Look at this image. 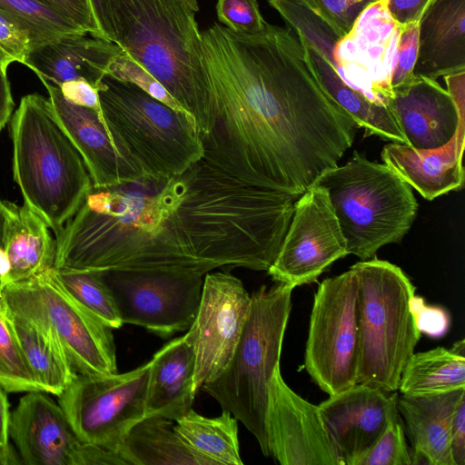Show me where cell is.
I'll list each match as a JSON object with an SVG mask.
<instances>
[{
    "instance_id": "6da1fadb",
    "label": "cell",
    "mask_w": 465,
    "mask_h": 465,
    "mask_svg": "<svg viewBox=\"0 0 465 465\" xmlns=\"http://www.w3.org/2000/svg\"><path fill=\"white\" fill-rule=\"evenodd\" d=\"M298 198L242 183L204 159L170 178L92 187L56 235L54 267L267 271Z\"/></svg>"
},
{
    "instance_id": "7a4b0ae2",
    "label": "cell",
    "mask_w": 465,
    "mask_h": 465,
    "mask_svg": "<svg viewBox=\"0 0 465 465\" xmlns=\"http://www.w3.org/2000/svg\"><path fill=\"white\" fill-rule=\"evenodd\" d=\"M214 124L203 158L250 185L302 195L352 145L357 124L322 89L297 35L266 24L201 32Z\"/></svg>"
},
{
    "instance_id": "3957f363",
    "label": "cell",
    "mask_w": 465,
    "mask_h": 465,
    "mask_svg": "<svg viewBox=\"0 0 465 465\" xmlns=\"http://www.w3.org/2000/svg\"><path fill=\"white\" fill-rule=\"evenodd\" d=\"M105 3L111 41L166 88L205 137L214 117L194 12L181 0Z\"/></svg>"
},
{
    "instance_id": "277c9868",
    "label": "cell",
    "mask_w": 465,
    "mask_h": 465,
    "mask_svg": "<svg viewBox=\"0 0 465 465\" xmlns=\"http://www.w3.org/2000/svg\"><path fill=\"white\" fill-rule=\"evenodd\" d=\"M13 173L24 203L57 235L92 189L82 156L49 99L24 96L12 117Z\"/></svg>"
},
{
    "instance_id": "5b68a950",
    "label": "cell",
    "mask_w": 465,
    "mask_h": 465,
    "mask_svg": "<svg viewBox=\"0 0 465 465\" xmlns=\"http://www.w3.org/2000/svg\"><path fill=\"white\" fill-rule=\"evenodd\" d=\"M293 288L262 285L252 302L240 340L224 371L201 388L214 398L257 440L270 456L266 430L269 383L280 367Z\"/></svg>"
},
{
    "instance_id": "8992f818",
    "label": "cell",
    "mask_w": 465,
    "mask_h": 465,
    "mask_svg": "<svg viewBox=\"0 0 465 465\" xmlns=\"http://www.w3.org/2000/svg\"><path fill=\"white\" fill-rule=\"evenodd\" d=\"M351 268L358 284L357 383L396 391L421 335L412 309L415 286L387 261L372 258Z\"/></svg>"
},
{
    "instance_id": "52a82bcc",
    "label": "cell",
    "mask_w": 465,
    "mask_h": 465,
    "mask_svg": "<svg viewBox=\"0 0 465 465\" xmlns=\"http://www.w3.org/2000/svg\"><path fill=\"white\" fill-rule=\"evenodd\" d=\"M313 184L327 193L348 254L370 260L382 246L401 241L416 217L411 187L385 163L354 152L343 165L322 173Z\"/></svg>"
},
{
    "instance_id": "ba28073f",
    "label": "cell",
    "mask_w": 465,
    "mask_h": 465,
    "mask_svg": "<svg viewBox=\"0 0 465 465\" xmlns=\"http://www.w3.org/2000/svg\"><path fill=\"white\" fill-rule=\"evenodd\" d=\"M97 91L107 131L144 178L181 174L203 158L202 138L186 114L108 74Z\"/></svg>"
},
{
    "instance_id": "9c48e42d",
    "label": "cell",
    "mask_w": 465,
    "mask_h": 465,
    "mask_svg": "<svg viewBox=\"0 0 465 465\" xmlns=\"http://www.w3.org/2000/svg\"><path fill=\"white\" fill-rule=\"evenodd\" d=\"M0 304L49 331L75 372H117L113 329L65 293L48 271L5 286Z\"/></svg>"
},
{
    "instance_id": "30bf717a",
    "label": "cell",
    "mask_w": 465,
    "mask_h": 465,
    "mask_svg": "<svg viewBox=\"0 0 465 465\" xmlns=\"http://www.w3.org/2000/svg\"><path fill=\"white\" fill-rule=\"evenodd\" d=\"M358 284L350 270L323 280L313 299L304 367L329 396L357 384Z\"/></svg>"
},
{
    "instance_id": "8fae6325",
    "label": "cell",
    "mask_w": 465,
    "mask_h": 465,
    "mask_svg": "<svg viewBox=\"0 0 465 465\" xmlns=\"http://www.w3.org/2000/svg\"><path fill=\"white\" fill-rule=\"evenodd\" d=\"M151 361L124 373H75L57 396L77 438L117 452L130 429L145 417Z\"/></svg>"
},
{
    "instance_id": "7c38bea8",
    "label": "cell",
    "mask_w": 465,
    "mask_h": 465,
    "mask_svg": "<svg viewBox=\"0 0 465 465\" xmlns=\"http://www.w3.org/2000/svg\"><path fill=\"white\" fill-rule=\"evenodd\" d=\"M123 323L141 326L163 337L188 331L202 298L201 273L168 270L99 272Z\"/></svg>"
},
{
    "instance_id": "4fadbf2b",
    "label": "cell",
    "mask_w": 465,
    "mask_h": 465,
    "mask_svg": "<svg viewBox=\"0 0 465 465\" xmlns=\"http://www.w3.org/2000/svg\"><path fill=\"white\" fill-rule=\"evenodd\" d=\"M346 255L345 239L327 193L312 184L295 202L290 225L267 272L274 282L294 289L316 281Z\"/></svg>"
},
{
    "instance_id": "5bb4252c",
    "label": "cell",
    "mask_w": 465,
    "mask_h": 465,
    "mask_svg": "<svg viewBox=\"0 0 465 465\" xmlns=\"http://www.w3.org/2000/svg\"><path fill=\"white\" fill-rule=\"evenodd\" d=\"M252 297L229 272H208L200 306L185 333L195 353L193 389L216 379L230 362L249 314Z\"/></svg>"
},
{
    "instance_id": "9a60e30c",
    "label": "cell",
    "mask_w": 465,
    "mask_h": 465,
    "mask_svg": "<svg viewBox=\"0 0 465 465\" xmlns=\"http://www.w3.org/2000/svg\"><path fill=\"white\" fill-rule=\"evenodd\" d=\"M401 29L388 11L387 1L377 0L334 47L336 70L341 78L385 105L393 94L391 80Z\"/></svg>"
},
{
    "instance_id": "2e32d148",
    "label": "cell",
    "mask_w": 465,
    "mask_h": 465,
    "mask_svg": "<svg viewBox=\"0 0 465 465\" xmlns=\"http://www.w3.org/2000/svg\"><path fill=\"white\" fill-rule=\"evenodd\" d=\"M447 89L436 80L414 75L393 90L386 102L406 144L417 150L441 147L465 121V71L444 75Z\"/></svg>"
},
{
    "instance_id": "e0dca14e",
    "label": "cell",
    "mask_w": 465,
    "mask_h": 465,
    "mask_svg": "<svg viewBox=\"0 0 465 465\" xmlns=\"http://www.w3.org/2000/svg\"><path fill=\"white\" fill-rule=\"evenodd\" d=\"M266 430L270 455L282 465H341L318 405L294 392L280 367L269 383Z\"/></svg>"
},
{
    "instance_id": "ac0fdd59",
    "label": "cell",
    "mask_w": 465,
    "mask_h": 465,
    "mask_svg": "<svg viewBox=\"0 0 465 465\" xmlns=\"http://www.w3.org/2000/svg\"><path fill=\"white\" fill-rule=\"evenodd\" d=\"M398 393L357 383L318 405L341 465H360L400 413Z\"/></svg>"
},
{
    "instance_id": "d6986e66",
    "label": "cell",
    "mask_w": 465,
    "mask_h": 465,
    "mask_svg": "<svg viewBox=\"0 0 465 465\" xmlns=\"http://www.w3.org/2000/svg\"><path fill=\"white\" fill-rule=\"evenodd\" d=\"M44 391H27L11 413L9 436L26 465H83L86 444L59 403Z\"/></svg>"
},
{
    "instance_id": "ffe728a7",
    "label": "cell",
    "mask_w": 465,
    "mask_h": 465,
    "mask_svg": "<svg viewBox=\"0 0 465 465\" xmlns=\"http://www.w3.org/2000/svg\"><path fill=\"white\" fill-rule=\"evenodd\" d=\"M45 86L56 118L82 156L92 187L106 188L144 178L140 168L115 143L95 111L66 100L58 86Z\"/></svg>"
},
{
    "instance_id": "44dd1931",
    "label": "cell",
    "mask_w": 465,
    "mask_h": 465,
    "mask_svg": "<svg viewBox=\"0 0 465 465\" xmlns=\"http://www.w3.org/2000/svg\"><path fill=\"white\" fill-rule=\"evenodd\" d=\"M465 121L445 145L417 150L406 143H390L381 151V159L396 174L425 199L431 201L464 185L462 155Z\"/></svg>"
},
{
    "instance_id": "7402d4cb",
    "label": "cell",
    "mask_w": 465,
    "mask_h": 465,
    "mask_svg": "<svg viewBox=\"0 0 465 465\" xmlns=\"http://www.w3.org/2000/svg\"><path fill=\"white\" fill-rule=\"evenodd\" d=\"M87 35L69 34L35 46L23 64L56 86L83 79L97 89L110 64L124 52L114 43Z\"/></svg>"
},
{
    "instance_id": "603a6c76",
    "label": "cell",
    "mask_w": 465,
    "mask_h": 465,
    "mask_svg": "<svg viewBox=\"0 0 465 465\" xmlns=\"http://www.w3.org/2000/svg\"><path fill=\"white\" fill-rule=\"evenodd\" d=\"M465 71V0H433L419 22L414 75L436 80Z\"/></svg>"
},
{
    "instance_id": "cb8c5ba5",
    "label": "cell",
    "mask_w": 465,
    "mask_h": 465,
    "mask_svg": "<svg viewBox=\"0 0 465 465\" xmlns=\"http://www.w3.org/2000/svg\"><path fill=\"white\" fill-rule=\"evenodd\" d=\"M195 353L186 334L162 347L151 360L145 417L176 421L192 408Z\"/></svg>"
},
{
    "instance_id": "d4e9b609",
    "label": "cell",
    "mask_w": 465,
    "mask_h": 465,
    "mask_svg": "<svg viewBox=\"0 0 465 465\" xmlns=\"http://www.w3.org/2000/svg\"><path fill=\"white\" fill-rule=\"evenodd\" d=\"M465 389L446 393L398 396L397 407L412 446V464L454 465L450 431L455 406Z\"/></svg>"
},
{
    "instance_id": "484cf974",
    "label": "cell",
    "mask_w": 465,
    "mask_h": 465,
    "mask_svg": "<svg viewBox=\"0 0 465 465\" xmlns=\"http://www.w3.org/2000/svg\"><path fill=\"white\" fill-rule=\"evenodd\" d=\"M5 204L2 244L10 262L6 286L52 269L56 242L46 222L26 203L18 206L5 202Z\"/></svg>"
},
{
    "instance_id": "4316f807",
    "label": "cell",
    "mask_w": 465,
    "mask_h": 465,
    "mask_svg": "<svg viewBox=\"0 0 465 465\" xmlns=\"http://www.w3.org/2000/svg\"><path fill=\"white\" fill-rule=\"evenodd\" d=\"M300 40V39H299ZM301 42L305 61L324 93L366 134L406 143L388 107L371 100L347 84L335 67L316 49Z\"/></svg>"
},
{
    "instance_id": "83f0119b",
    "label": "cell",
    "mask_w": 465,
    "mask_h": 465,
    "mask_svg": "<svg viewBox=\"0 0 465 465\" xmlns=\"http://www.w3.org/2000/svg\"><path fill=\"white\" fill-rule=\"evenodd\" d=\"M0 316L13 333L44 391L59 396L77 372L55 337L46 329L1 304Z\"/></svg>"
},
{
    "instance_id": "f1b7e54d",
    "label": "cell",
    "mask_w": 465,
    "mask_h": 465,
    "mask_svg": "<svg viewBox=\"0 0 465 465\" xmlns=\"http://www.w3.org/2000/svg\"><path fill=\"white\" fill-rule=\"evenodd\" d=\"M117 453L124 465H207L179 436L173 420L156 416L134 424Z\"/></svg>"
},
{
    "instance_id": "f546056e",
    "label": "cell",
    "mask_w": 465,
    "mask_h": 465,
    "mask_svg": "<svg viewBox=\"0 0 465 465\" xmlns=\"http://www.w3.org/2000/svg\"><path fill=\"white\" fill-rule=\"evenodd\" d=\"M465 389V343L413 353L399 383L401 394L424 396Z\"/></svg>"
},
{
    "instance_id": "4dcf8cb0",
    "label": "cell",
    "mask_w": 465,
    "mask_h": 465,
    "mask_svg": "<svg viewBox=\"0 0 465 465\" xmlns=\"http://www.w3.org/2000/svg\"><path fill=\"white\" fill-rule=\"evenodd\" d=\"M174 430L207 465H242L237 420L228 411L207 418L191 409L178 419Z\"/></svg>"
},
{
    "instance_id": "1f68e13d",
    "label": "cell",
    "mask_w": 465,
    "mask_h": 465,
    "mask_svg": "<svg viewBox=\"0 0 465 465\" xmlns=\"http://www.w3.org/2000/svg\"><path fill=\"white\" fill-rule=\"evenodd\" d=\"M51 279L73 300L112 329L124 324L115 301L99 272L52 268Z\"/></svg>"
},
{
    "instance_id": "d6a6232c",
    "label": "cell",
    "mask_w": 465,
    "mask_h": 465,
    "mask_svg": "<svg viewBox=\"0 0 465 465\" xmlns=\"http://www.w3.org/2000/svg\"><path fill=\"white\" fill-rule=\"evenodd\" d=\"M0 9L29 31L32 48L69 34H85L72 20L39 0H0Z\"/></svg>"
},
{
    "instance_id": "836d02e7",
    "label": "cell",
    "mask_w": 465,
    "mask_h": 465,
    "mask_svg": "<svg viewBox=\"0 0 465 465\" xmlns=\"http://www.w3.org/2000/svg\"><path fill=\"white\" fill-rule=\"evenodd\" d=\"M0 386L7 392L44 391L0 316Z\"/></svg>"
},
{
    "instance_id": "e575fe53",
    "label": "cell",
    "mask_w": 465,
    "mask_h": 465,
    "mask_svg": "<svg viewBox=\"0 0 465 465\" xmlns=\"http://www.w3.org/2000/svg\"><path fill=\"white\" fill-rule=\"evenodd\" d=\"M404 424L400 414L391 420L382 435L360 462V465H411Z\"/></svg>"
},
{
    "instance_id": "d590c367",
    "label": "cell",
    "mask_w": 465,
    "mask_h": 465,
    "mask_svg": "<svg viewBox=\"0 0 465 465\" xmlns=\"http://www.w3.org/2000/svg\"><path fill=\"white\" fill-rule=\"evenodd\" d=\"M107 74L136 85L152 97L193 118L153 75L124 53L110 64Z\"/></svg>"
},
{
    "instance_id": "8d00e7d4",
    "label": "cell",
    "mask_w": 465,
    "mask_h": 465,
    "mask_svg": "<svg viewBox=\"0 0 465 465\" xmlns=\"http://www.w3.org/2000/svg\"><path fill=\"white\" fill-rule=\"evenodd\" d=\"M343 37L360 15L377 0H299Z\"/></svg>"
},
{
    "instance_id": "74e56055",
    "label": "cell",
    "mask_w": 465,
    "mask_h": 465,
    "mask_svg": "<svg viewBox=\"0 0 465 465\" xmlns=\"http://www.w3.org/2000/svg\"><path fill=\"white\" fill-rule=\"evenodd\" d=\"M216 13L219 21L238 35L258 34L267 24L257 0H217Z\"/></svg>"
},
{
    "instance_id": "f35d334b",
    "label": "cell",
    "mask_w": 465,
    "mask_h": 465,
    "mask_svg": "<svg viewBox=\"0 0 465 465\" xmlns=\"http://www.w3.org/2000/svg\"><path fill=\"white\" fill-rule=\"evenodd\" d=\"M31 48V36L27 28L0 9V69L6 74L12 63L23 64Z\"/></svg>"
},
{
    "instance_id": "ab89813d",
    "label": "cell",
    "mask_w": 465,
    "mask_h": 465,
    "mask_svg": "<svg viewBox=\"0 0 465 465\" xmlns=\"http://www.w3.org/2000/svg\"><path fill=\"white\" fill-rule=\"evenodd\" d=\"M418 46L419 23L401 26L391 80L392 91L413 79Z\"/></svg>"
},
{
    "instance_id": "60d3db41",
    "label": "cell",
    "mask_w": 465,
    "mask_h": 465,
    "mask_svg": "<svg viewBox=\"0 0 465 465\" xmlns=\"http://www.w3.org/2000/svg\"><path fill=\"white\" fill-rule=\"evenodd\" d=\"M412 309L420 333L431 338L446 334L450 325V317L444 308L427 305L422 297L414 295Z\"/></svg>"
},
{
    "instance_id": "b9f144b4",
    "label": "cell",
    "mask_w": 465,
    "mask_h": 465,
    "mask_svg": "<svg viewBox=\"0 0 465 465\" xmlns=\"http://www.w3.org/2000/svg\"><path fill=\"white\" fill-rule=\"evenodd\" d=\"M72 20L85 34L102 38L91 0H39ZM103 39V38H102Z\"/></svg>"
},
{
    "instance_id": "7bdbcfd3",
    "label": "cell",
    "mask_w": 465,
    "mask_h": 465,
    "mask_svg": "<svg viewBox=\"0 0 465 465\" xmlns=\"http://www.w3.org/2000/svg\"><path fill=\"white\" fill-rule=\"evenodd\" d=\"M58 87L66 100L74 104L92 109L102 116L98 91L90 83L83 79H77L64 82Z\"/></svg>"
},
{
    "instance_id": "ee69618b",
    "label": "cell",
    "mask_w": 465,
    "mask_h": 465,
    "mask_svg": "<svg viewBox=\"0 0 465 465\" xmlns=\"http://www.w3.org/2000/svg\"><path fill=\"white\" fill-rule=\"evenodd\" d=\"M450 447L454 465L465 464V393L459 399L451 419Z\"/></svg>"
},
{
    "instance_id": "f6af8a7d",
    "label": "cell",
    "mask_w": 465,
    "mask_h": 465,
    "mask_svg": "<svg viewBox=\"0 0 465 465\" xmlns=\"http://www.w3.org/2000/svg\"><path fill=\"white\" fill-rule=\"evenodd\" d=\"M391 16L400 25L419 23L433 0H386Z\"/></svg>"
},
{
    "instance_id": "bcb514c9",
    "label": "cell",
    "mask_w": 465,
    "mask_h": 465,
    "mask_svg": "<svg viewBox=\"0 0 465 465\" xmlns=\"http://www.w3.org/2000/svg\"><path fill=\"white\" fill-rule=\"evenodd\" d=\"M14 105L7 74L0 69V130L5 126L10 119Z\"/></svg>"
},
{
    "instance_id": "7dc6e473",
    "label": "cell",
    "mask_w": 465,
    "mask_h": 465,
    "mask_svg": "<svg viewBox=\"0 0 465 465\" xmlns=\"http://www.w3.org/2000/svg\"><path fill=\"white\" fill-rule=\"evenodd\" d=\"M6 391L0 386V448L10 449L9 444V427L11 413L9 411V401L6 395Z\"/></svg>"
},
{
    "instance_id": "c3c4849f",
    "label": "cell",
    "mask_w": 465,
    "mask_h": 465,
    "mask_svg": "<svg viewBox=\"0 0 465 465\" xmlns=\"http://www.w3.org/2000/svg\"><path fill=\"white\" fill-rule=\"evenodd\" d=\"M10 272V262L3 247L0 245V292L4 288L5 280Z\"/></svg>"
},
{
    "instance_id": "681fc988",
    "label": "cell",
    "mask_w": 465,
    "mask_h": 465,
    "mask_svg": "<svg viewBox=\"0 0 465 465\" xmlns=\"http://www.w3.org/2000/svg\"><path fill=\"white\" fill-rule=\"evenodd\" d=\"M22 463L20 460H17L16 453L12 448L2 449L0 448V465L16 464Z\"/></svg>"
},
{
    "instance_id": "f907efd6",
    "label": "cell",
    "mask_w": 465,
    "mask_h": 465,
    "mask_svg": "<svg viewBox=\"0 0 465 465\" xmlns=\"http://www.w3.org/2000/svg\"><path fill=\"white\" fill-rule=\"evenodd\" d=\"M5 202H3L0 198V245H3L2 244V234H3V225H4V219H5Z\"/></svg>"
},
{
    "instance_id": "816d5d0a",
    "label": "cell",
    "mask_w": 465,
    "mask_h": 465,
    "mask_svg": "<svg viewBox=\"0 0 465 465\" xmlns=\"http://www.w3.org/2000/svg\"><path fill=\"white\" fill-rule=\"evenodd\" d=\"M181 1L194 13L198 12L200 9L197 0H181Z\"/></svg>"
}]
</instances>
